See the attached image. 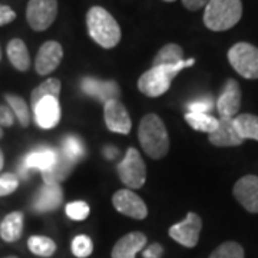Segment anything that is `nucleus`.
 Wrapping results in <instances>:
<instances>
[{"label":"nucleus","mask_w":258,"mask_h":258,"mask_svg":"<svg viewBox=\"0 0 258 258\" xmlns=\"http://www.w3.org/2000/svg\"><path fill=\"white\" fill-rule=\"evenodd\" d=\"M232 194L235 200L251 214H258V176L245 175L240 178L235 185Z\"/></svg>","instance_id":"obj_14"},{"label":"nucleus","mask_w":258,"mask_h":258,"mask_svg":"<svg viewBox=\"0 0 258 258\" xmlns=\"http://www.w3.org/2000/svg\"><path fill=\"white\" fill-rule=\"evenodd\" d=\"M72 252L75 257L88 258L93 252V242L88 235H78L72 241Z\"/></svg>","instance_id":"obj_30"},{"label":"nucleus","mask_w":258,"mask_h":258,"mask_svg":"<svg viewBox=\"0 0 258 258\" xmlns=\"http://www.w3.org/2000/svg\"><path fill=\"white\" fill-rule=\"evenodd\" d=\"M201 230H203L201 217L195 212H188L182 221L176 222L175 225L169 228V237L186 248H194L198 244Z\"/></svg>","instance_id":"obj_8"},{"label":"nucleus","mask_w":258,"mask_h":258,"mask_svg":"<svg viewBox=\"0 0 258 258\" xmlns=\"http://www.w3.org/2000/svg\"><path fill=\"white\" fill-rule=\"evenodd\" d=\"M59 157H60L59 151H56L53 148L40 147L37 149H33L23 159V162L20 165V175L26 179L30 169H39L42 174H46L55 168L59 161Z\"/></svg>","instance_id":"obj_9"},{"label":"nucleus","mask_w":258,"mask_h":258,"mask_svg":"<svg viewBox=\"0 0 258 258\" xmlns=\"http://www.w3.org/2000/svg\"><path fill=\"white\" fill-rule=\"evenodd\" d=\"M119 179L128 189H138L147 181V165L135 148H129L123 159L118 164Z\"/></svg>","instance_id":"obj_6"},{"label":"nucleus","mask_w":258,"mask_h":258,"mask_svg":"<svg viewBox=\"0 0 258 258\" xmlns=\"http://www.w3.org/2000/svg\"><path fill=\"white\" fill-rule=\"evenodd\" d=\"M208 141L214 147H240L244 142L234 125V118H220L218 128L208 135Z\"/></svg>","instance_id":"obj_18"},{"label":"nucleus","mask_w":258,"mask_h":258,"mask_svg":"<svg viewBox=\"0 0 258 258\" xmlns=\"http://www.w3.org/2000/svg\"><path fill=\"white\" fill-rule=\"evenodd\" d=\"M3 165H5V155H3V151L0 149V171L3 169Z\"/></svg>","instance_id":"obj_38"},{"label":"nucleus","mask_w":258,"mask_h":258,"mask_svg":"<svg viewBox=\"0 0 258 258\" xmlns=\"http://www.w3.org/2000/svg\"><path fill=\"white\" fill-rule=\"evenodd\" d=\"M62 157L64 159H68L69 162H78L79 159H82L85 157V145L81 139L78 137H66L62 142V151H60Z\"/></svg>","instance_id":"obj_27"},{"label":"nucleus","mask_w":258,"mask_h":258,"mask_svg":"<svg viewBox=\"0 0 258 258\" xmlns=\"http://www.w3.org/2000/svg\"><path fill=\"white\" fill-rule=\"evenodd\" d=\"M81 88L88 96L98 99L103 105L113 99H119L120 89L115 81H101L96 78L86 76L81 82Z\"/></svg>","instance_id":"obj_16"},{"label":"nucleus","mask_w":258,"mask_h":258,"mask_svg":"<svg viewBox=\"0 0 258 258\" xmlns=\"http://www.w3.org/2000/svg\"><path fill=\"white\" fill-rule=\"evenodd\" d=\"M0 60H2V47H0Z\"/></svg>","instance_id":"obj_40"},{"label":"nucleus","mask_w":258,"mask_h":258,"mask_svg":"<svg viewBox=\"0 0 258 258\" xmlns=\"http://www.w3.org/2000/svg\"><path fill=\"white\" fill-rule=\"evenodd\" d=\"M186 123L195 131L212 134L218 128V119L215 116H211L210 113H195V112H186L185 115Z\"/></svg>","instance_id":"obj_24"},{"label":"nucleus","mask_w":258,"mask_h":258,"mask_svg":"<svg viewBox=\"0 0 258 258\" xmlns=\"http://www.w3.org/2000/svg\"><path fill=\"white\" fill-rule=\"evenodd\" d=\"M86 26L93 42L103 49H113L120 42V28L111 13L101 6H93L86 15Z\"/></svg>","instance_id":"obj_2"},{"label":"nucleus","mask_w":258,"mask_h":258,"mask_svg":"<svg viewBox=\"0 0 258 258\" xmlns=\"http://www.w3.org/2000/svg\"><path fill=\"white\" fill-rule=\"evenodd\" d=\"M242 16L241 0H210L204 8V25L212 32L234 28Z\"/></svg>","instance_id":"obj_3"},{"label":"nucleus","mask_w":258,"mask_h":258,"mask_svg":"<svg viewBox=\"0 0 258 258\" xmlns=\"http://www.w3.org/2000/svg\"><path fill=\"white\" fill-rule=\"evenodd\" d=\"M164 249L159 244H152L149 245L145 251H144V257L145 258H161L162 257Z\"/></svg>","instance_id":"obj_37"},{"label":"nucleus","mask_w":258,"mask_h":258,"mask_svg":"<svg viewBox=\"0 0 258 258\" xmlns=\"http://www.w3.org/2000/svg\"><path fill=\"white\" fill-rule=\"evenodd\" d=\"M6 258H18V257H15V255H10V257H6Z\"/></svg>","instance_id":"obj_41"},{"label":"nucleus","mask_w":258,"mask_h":258,"mask_svg":"<svg viewBox=\"0 0 258 258\" xmlns=\"http://www.w3.org/2000/svg\"><path fill=\"white\" fill-rule=\"evenodd\" d=\"M184 59V50L179 45L175 43H168L164 47L159 49L155 57H154V64L152 66H172V64L181 63Z\"/></svg>","instance_id":"obj_23"},{"label":"nucleus","mask_w":258,"mask_h":258,"mask_svg":"<svg viewBox=\"0 0 258 258\" xmlns=\"http://www.w3.org/2000/svg\"><path fill=\"white\" fill-rule=\"evenodd\" d=\"M210 258H245L244 248L235 241H227L211 252Z\"/></svg>","instance_id":"obj_29"},{"label":"nucleus","mask_w":258,"mask_h":258,"mask_svg":"<svg viewBox=\"0 0 258 258\" xmlns=\"http://www.w3.org/2000/svg\"><path fill=\"white\" fill-rule=\"evenodd\" d=\"M57 16V0H29L26 8V20L29 26L43 32L52 26Z\"/></svg>","instance_id":"obj_7"},{"label":"nucleus","mask_w":258,"mask_h":258,"mask_svg":"<svg viewBox=\"0 0 258 258\" xmlns=\"http://www.w3.org/2000/svg\"><path fill=\"white\" fill-rule=\"evenodd\" d=\"M228 62L245 79H258V47L240 42L228 50Z\"/></svg>","instance_id":"obj_5"},{"label":"nucleus","mask_w":258,"mask_h":258,"mask_svg":"<svg viewBox=\"0 0 258 258\" xmlns=\"http://www.w3.org/2000/svg\"><path fill=\"white\" fill-rule=\"evenodd\" d=\"M145 245L147 235L144 232H129L116 241V244L112 248V258H135Z\"/></svg>","instance_id":"obj_19"},{"label":"nucleus","mask_w":258,"mask_h":258,"mask_svg":"<svg viewBox=\"0 0 258 258\" xmlns=\"http://www.w3.org/2000/svg\"><path fill=\"white\" fill-rule=\"evenodd\" d=\"M28 247L32 254L39 257H50L56 251V242L49 237L43 235H32L28 240Z\"/></svg>","instance_id":"obj_28"},{"label":"nucleus","mask_w":258,"mask_h":258,"mask_svg":"<svg viewBox=\"0 0 258 258\" xmlns=\"http://www.w3.org/2000/svg\"><path fill=\"white\" fill-rule=\"evenodd\" d=\"M33 109V116L35 122L39 128L52 129L60 120V105H59V98L55 96H46L43 99L37 102L36 105L32 108Z\"/></svg>","instance_id":"obj_15"},{"label":"nucleus","mask_w":258,"mask_h":258,"mask_svg":"<svg viewBox=\"0 0 258 258\" xmlns=\"http://www.w3.org/2000/svg\"><path fill=\"white\" fill-rule=\"evenodd\" d=\"M5 99L8 102V106L13 112L15 118L20 123V126L22 128H28L29 123H30V112H29L28 102L25 101L22 96L12 95V93H8L5 96Z\"/></svg>","instance_id":"obj_25"},{"label":"nucleus","mask_w":258,"mask_h":258,"mask_svg":"<svg viewBox=\"0 0 258 258\" xmlns=\"http://www.w3.org/2000/svg\"><path fill=\"white\" fill-rule=\"evenodd\" d=\"M23 212L13 211L0 221V237L6 242H16L23 234Z\"/></svg>","instance_id":"obj_20"},{"label":"nucleus","mask_w":258,"mask_h":258,"mask_svg":"<svg viewBox=\"0 0 258 258\" xmlns=\"http://www.w3.org/2000/svg\"><path fill=\"white\" fill-rule=\"evenodd\" d=\"M15 115L8 105H0V126L2 128H10L15 123Z\"/></svg>","instance_id":"obj_34"},{"label":"nucleus","mask_w":258,"mask_h":258,"mask_svg":"<svg viewBox=\"0 0 258 258\" xmlns=\"http://www.w3.org/2000/svg\"><path fill=\"white\" fill-rule=\"evenodd\" d=\"M194 62H195L194 59H189V60H182L181 63L172 64V66H166V64L152 66L145 74L141 75L138 81V89L145 96L158 98L166 93L176 75L184 68L192 66Z\"/></svg>","instance_id":"obj_4"},{"label":"nucleus","mask_w":258,"mask_h":258,"mask_svg":"<svg viewBox=\"0 0 258 258\" xmlns=\"http://www.w3.org/2000/svg\"><path fill=\"white\" fill-rule=\"evenodd\" d=\"M164 2H175V0H164Z\"/></svg>","instance_id":"obj_42"},{"label":"nucleus","mask_w":258,"mask_h":258,"mask_svg":"<svg viewBox=\"0 0 258 258\" xmlns=\"http://www.w3.org/2000/svg\"><path fill=\"white\" fill-rule=\"evenodd\" d=\"M234 125L244 141L254 139L258 142V116L252 113H241L234 118Z\"/></svg>","instance_id":"obj_22"},{"label":"nucleus","mask_w":258,"mask_h":258,"mask_svg":"<svg viewBox=\"0 0 258 258\" xmlns=\"http://www.w3.org/2000/svg\"><path fill=\"white\" fill-rule=\"evenodd\" d=\"M15 19H16V13L13 12L12 8L6 6V5H0V26L9 25Z\"/></svg>","instance_id":"obj_35"},{"label":"nucleus","mask_w":258,"mask_h":258,"mask_svg":"<svg viewBox=\"0 0 258 258\" xmlns=\"http://www.w3.org/2000/svg\"><path fill=\"white\" fill-rule=\"evenodd\" d=\"M60 81L56 79V78H50V79H46L45 82H42L39 86H36L32 93H30V106L33 108L36 105L37 102L46 96H55V98H59V93H60Z\"/></svg>","instance_id":"obj_26"},{"label":"nucleus","mask_w":258,"mask_h":258,"mask_svg":"<svg viewBox=\"0 0 258 258\" xmlns=\"http://www.w3.org/2000/svg\"><path fill=\"white\" fill-rule=\"evenodd\" d=\"M63 192L59 184L45 182L37 191L36 197L32 203V210L35 212H50L57 210L62 204Z\"/></svg>","instance_id":"obj_17"},{"label":"nucleus","mask_w":258,"mask_h":258,"mask_svg":"<svg viewBox=\"0 0 258 258\" xmlns=\"http://www.w3.org/2000/svg\"><path fill=\"white\" fill-rule=\"evenodd\" d=\"M19 186V176L12 172L0 175V197H6L13 194Z\"/></svg>","instance_id":"obj_32"},{"label":"nucleus","mask_w":258,"mask_h":258,"mask_svg":"<svg viewBox=\"0 0 258 258\" xmlns=\"http://www.w3.org/2000/svg\"><path fill=\"white\" fill-rule=\"evenodd\" d=\"M103 118L108 129L112 132L122 135H126L131 132L132 128L131 116L119 99H113L103 105Z\"/></svg>","instance_id":"obj_11"},{"label":"nucleus","mask_w":258,"mask_h":258,"mask_svg":"<svg viewBox=\"0 0 258 258\" xmlns=\"http://www.w3.org/2000/svg\"><path fill=\"white\" fill-rule=\"evenodd\" d=\"M8 57L10 63L13 64L15 69L19 72H26L30 68V55H29L28 46L22 39H12L8 43Z\"/></svg>","instance_id":"obj_21"},{"label":"nucleus","mask_w":258,"mask_h":258,"mask_svg":"<svg viewBox=\"0 0 258 258\" xmlns=\"http://www.w3.org/2000/svg\"><path fill=\"white\" fill-rule=\"evenodd\" d=\"M214 106V101L208 96L200 98L197 101L188 103V112H195V113H208Z\"/></svg>","instance_id":"obj_33"},{"label":"nucleus","mask_w":258,"mask_h":258,"mask_svg":"<svg viewBox=\"0 0 258 258\" xmlns=\"http://www.w3.org/2000/svg\"><path fill=\"white\" fill-rule=\"evenodd\" d=\"M241 106V88L237 81L228 79L217 99V111L221 118H235Z\"/></svg>","instance_id":"obj_13"},{"label":"nucleus","mask_w":258,"mask_h":258,"mask_svg":"<svg viewBox=\"0 0 258 258\" xmlns=\"http://www.w3.org/2000/svg\"><path fill=\"white\" fill-rule=\"evenodd\" d=\"M112 204L115 210L134 220H145L148 215L147 204L144 200L134 192L132 189H119L113 194Z\"/></svg>","instance_id":"obj_10"},{"label":"nucleus","mask_w":258,"mask_h":258,"mask_svg":"<svg viewBox=\"0 0 258 258\" xmlns=\"http://www.w3.org/2000/svg\"><path fill=\"white\" fill-rule=\"evenodd\" d=\"M66 215L74 220V221H83L88 218L89 215V205L85 201H75V203H69L64 208Z\"/></svg>","instance_id":"obj_31"},{"label":"nucleus","mask_w":258,"mask_h":258,"mask_svg":"<svg viewBox=\"0 0 258 258\" xmlns=\"http://www.w3.org/2000/svg\"><path fill=\"white\" fill-rule=\"evenodd\" d=\"M210 0H182V5H184L185 9L195 12V10H200L205 8L208 5Z\"/></svg>","instance_id":"obj_36"},{"label":"nucleus","mask_w":258,"mask_h":258,"mask_svg":"<svg viewBox=\"0 0 258 258\" xmlns=\"http://www.w3.org/2000/svg\"><path fill=\"white\" fill-rule=\"evenodd\" d=\"M63 59V47L59 42L49 40L45 42L40 49L37 50L36 60H35V69L39 75L52 74L56 68L60 64Z\"/></svg>","instance_id":"obj_12"},{"label":"nucleus","mask_w":258,"mask_h":258,"mask_svg":"<svg viewBox=\"0 0 258 258\" xmlns=\"http://www.w3.org/2000/svg\"><path fill=\"white\" fill-rule=\"evenodd\" d=\"M3 138V128H2V126H0V139Z\"/></svg>","instance_id":"obj_39"},{"label":"nucleus","mask_w":258,"mask_h":258,"mask_svg":"<svg viewBox=\"0 0 258 258\" xmlns=\"http://www.w3.org/2000/svg\"><path fill=\"white\" fill-rule=\"evenodd\" d=\"M139 144L152 159H162L169 151V135L164 120L155 113H148L139 122Z\"/></svg>","instance_id":"obj_1"}]
</instances>
